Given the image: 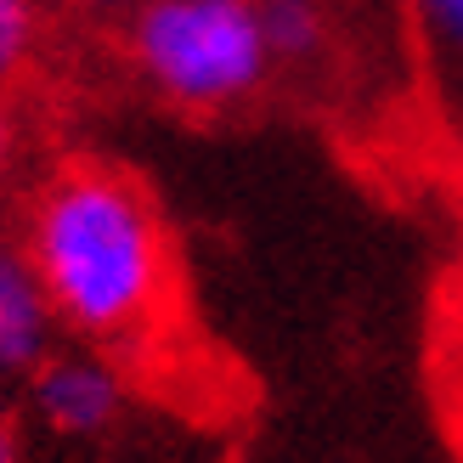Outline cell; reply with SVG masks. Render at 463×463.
I'll return each instance as SVG.
<instances>
[{"instance_id": "6da1fadb", "label": "cell", "mask_w": 463, "mask_h": 463, "mask_svg": "<svg viewBox=\"0 0 463 463\" xmlns=\"http://www.w3.org/2000/svg\"><path fill=\"white\" fill-rule=\"evenodd\" d=\"M17 249L29 254L62 339L147 356L165 339L181 266L153 187L102 153L52 158L17 198Z\"/></svg>"}, {"instance_id": "7a4b0ae2", "label": "cell", "mask_w": 463, "mask_h": 463, "mask_svg": "<svg viewBox=\"0 0 463 463\" xmlns=\"http://www.w3.org/2000/svg\"><path fill=\"white\" fill-rule=\"evenodd\" d=\"M119 52L147 97L193 119L249 108L277 74L260 0H142L119 17Z\"/></svg>"}, {"instance_id": "3957f363", "label": "cell", "mask_w": 463, "mask_h": 463, "mask_svg": "<svg viewBox=\"0 0 463 463\" xmlns=\"http://www.w3.org/2000/svg\"><path fill=\"white\" fill-rule=\"evenodd\" d=\"M130 362L80 339H57L29 373L17 379V412L29 441L62 452H97L130 424Z\"/></svg>"}, {"instance_id": "277c9868", "label": "cell", "mask_w": 463, "mask_h": 463, "mask_svg": "<svg viewBox=\"0 0 463 463\" xmlns=\"http://www.w3.org/2000/svg\"><path fill=\"white\" fill-rule=\"evenodd\" d=\"M266 12V34H271V52L277 68H311L334 40V23L322 0H260Z\"/></svg>"}, {"instance_id": "5b68a950", "label": "cell", "mask_w": 463, "mask_h": 463, "mask_svg": "<svg viewBox=\"0 0 463 463\" xmlns=\"http://www.w3.org/2000/svg\"><path fill=\"white\" fill-rule=\"evenodd\" d=\"M45 57V0H0V97H17Z\"/></svg>"}, {"instance_id": "8992f818", "label": "cell", "mask_w": 463, "mask_h": 463, "mask_svg": "<svg viewBox=\"0 0 463 463\" xmlns=\"http://www.w3.org/2000/svg\"><path fill=\"white\" fill-rule=\"evenodd\" d=\"M407 12L435 52L463 62V0H407Z\"/></svg>"}, {"instance_id": "52a82bcc", "label": "cell", "mask_w": 463, "mask_h": 463, "mask_svg": "<svg viewBox=\"0 0 463 463\" xmlns=\"http://www.w3.org/2000/svg\"><path fill=\"white\" fill-rule=\"evenodd\" d=\"M0 463H29V424L17 412V379L0 373Z\"/></svg>"}, {"instance_id": "ba28073f", "label": "cell", "mask_w": 463, "mask_h": 463, "mask_svg": "<svg viewBox=\"0 0 463 463\" xmlns=\"http://www.w3.org/2000/svg\"><path fill=\"white\" fill-rule=\"evenodd\" d=\"M17 153H23V113L12 97H0V175L17 165Z\"/></svg>"}, {"instance_id": "9c48e42d", "label": "cell", "mask_w": 463, "mask_h": 463, "mask_svg": "<svg viewBox=\"0 0 463 463\" xmlns=\"http://www.w3.org/2000/svg\"><path fill=\"white\" fill-rule=\"evenodd\" d=\"M68 12H80V17H130L142 0H62Z\"/></svg>"}]
</instances>
